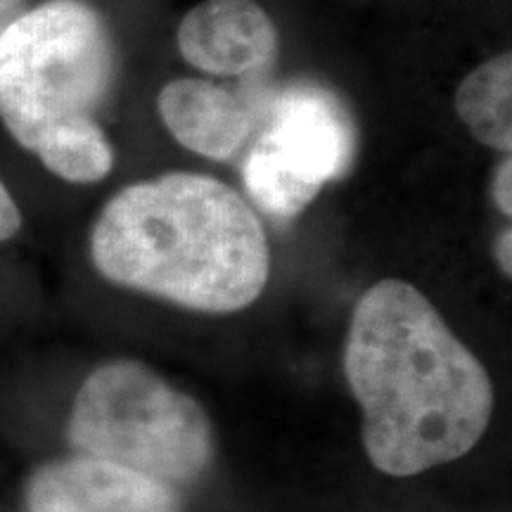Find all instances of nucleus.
Returning a JSON list of instances; mask_svg holds the SVG:
<instances>
[{"label": "nucleus", "instance_id": "1", "mask_svg": "<svg viewBox=\"0 0 512 512\" xmlns=\"http://www.w3.org/2000/svg\"><path fill=\"white\" fill-rule=\"evenodd\" d=\"M344 375L363 413L368 460L389 477H415L467 456L494 413L482 361L403 280H380L358 299Z\"/></svg>", "mask_w": 512, "mask_h": 512}, {"label": "nucleus", "instance_id": "2", "mask_svg": "<svg viewBox=\"0 0 512 512\" xmlns=\"http://www.w3.org/2000/svg\"><path fill=\"white\" fill-rule=\"evenodd\" d=\"M88 252L110 283L204 313L247 309L271 275L259 216L238 190L204 174L121 188L100 209Z\"/></svg>", "mask_w": 512, "mask_h": 512}, {"label": "nucleus", "instance_id": "3", "mask_svg": "<svg viewBox=\"0 0 512 512\" xmlns=\"http://www.w3.org/2000/svg\"><path fill=\"white\" fill-rule=\"evenodd\" d=\"M117 79L110 24L91 0H38L0 38V126L69 185L110 176L100 114Z\"/></svg>", "mask_w": 512, "mask_h": 512}, {"label": "nucleus", "instance_id": "4", "mask_svg": "<svg viewBox=\"0 0 512 512\" xmlns=\"http://www.w3.org/2000/svg\"><path fill=\"white\" fill-rule=\"evenodd\" d=\"M67 437L81 456L171 489L195 484L216 456L214 427L200 403L138 361L102 363L83 380Z\"/></svg>", "mask_w": 512, "mask_h": 512}, {"label": "nucleus", "instance_id": "5", "mask_svg": "<svg viewBox=\"0 0 512 512\" xmlns=\"http://www.w3.org/2000/svg\"><path fill=\"white\" fill-rule=\"evenodd\" d=\"M351 157L354 128L335 95L294 86L275 98L268 128L242 166V181L256 207L287 221L342 176Z\"/></svg>", "mask_w": 512, "mask_h": 512}, {"label": "nucleus", "instance_id": "6", "mask_svg": "<svg viewBox=\"0 0 512 512\" xmlns=\"http://www.w3.org/2000/svg\"><path fill=\"white\" fill-rule=\"evenodd\" d=\"M29 512H181L176 489L110 460L76 453L38 467L27 484Z\"/></svg>", "mask_w": 512, "mask_h": 512}, {"label": "nucleus", "instance_id": "7", "mask_svg": "<svg viewBox=\"0 0 512 512\" xmlns=\"http://www.w3.org/2000/svg\"><path fill=\"white\" fill-rule=\"evenodd\" d=\"M178 50L200 72L242 76L273 60L278 34L254 0H204L183 17Z\"/></svg>", "mask_w": 512, "mask_h": 512}, {"label": "nucleus", "instance_id": "8", "mask_svg": "<svg viewBox=\"0 0 512 512\" xmlns=\"http://www.w3.org/2000/svg\"><path fill=\"white\" fill-rule=\"evenodd\" d=\"M159 117L183 147L207 159H230L252 133V114L226 88L202 79L166 83Z\"/></svg>", "mask_w": 512, "mask_h": 512}, {"label": "nucleus", "instance_id": "9", "mask_svg": "<svg viewBox=\"0 0 512 512\" xmlns=\"http://www.w3.org/2000/svg\"><path fill=\"white\" fill-rule=\"evenodd\" d=\"M456 112L479 143L508 152L512 147V57L501 53L458 86Z\"/></svg>", "mask_w": 512, "mask_h": 512}, {"label": "nucleus", "instance_id": "10", "mask_svg": "<svg viewBox=\"0 0 512 512\" xmlns=\"http://www.w3.org/2000/svg\"><path fill=\"white\" fill-rule=\"evenodd\" d=\"M24 216L22 209L12 195L10 185L5 183V178L0 176V245H8L22 233Z\"/></svg>", "mask_w": 512, "mask_h": 512}, {"label": "nucleus", "instance_id": "11", "mask_svg": "<svg viewBox=\"0 0 512 512\" xmlns=\"http://www.w3.org/2000/svg\"><path fill=\"white\" fill-rule=\"evenodd\" d=\"M494 200L505 216L512 214V162L510 155L498 164L494 176Z\"/></svg>", "mask_w": 512, "mask_h": 512}, {"label": "nucleus", "instance_id": "12", "mask_svg": "<svg viewBox=\"0 0 512 512\" xmlns=\"http://www.w3.org/2000/svg\"><path fill=\"white\" fill-rule=\"evenodd\" d=\"M494 252H496L498 266H501V271L505 273V278H510L512 273V230L510 228H505L503 233L498 235Z\"/></svg>", "mask_w": 512, "mask_h": 512}]
</instances>
